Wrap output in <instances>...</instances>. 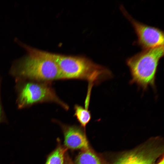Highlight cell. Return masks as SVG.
Listing matches in <instances>:
<instances>
[{"label":"cell","instance_id":"cell-8","mask_svg":"<svg viewBox=\"0 0 164 164\" xmlns=\"http://www.w3.org/2000/svg\"><path fill=\"white\" fill-rule=\"evenodd\" d=\"M76 164H101L98 157L89 149L83 150L77 157Z\"/></svg>","mask_w":164,"mask_h":164},{"label":"cell","instance_id":"cell-10","mask_svg":"<svg viewBox=\"0 0 164 164\" xmlns=\"http://www.w3.org/2000/svg\"><path fill=\"white\" fill-rule=\"evenodd\" d=\"M66 149L58 146L48 157L45 164H64Z\"/></svg>","mask_w":164,"mask_h":164},{"label":"cell","instance_id":"cell-12","mask_svg":"<svg viewBox=\"0 0 164 164\" xmlns=\"http://www.w3.org/2000/svg\"><path fill=\"white\" fill-rule=\"evenodd\" d=\"M156 164H164V158H163L161 159V160L158 163Z\"/></svg>","mask_w":164,"mask_h":164},{"label":"cell","instance_id":"cell-4","mask_svg":"<svg viewBox=\"0 0 164 164\" xmlns=\"http://www.w3.org/2000/svg\"><path fill=\"white\" fill-rule=\"evenodd\" d=\"M15 80L16 104L18 109L28 108L39 103L52 102L65 110L68 109V105L57 96L50 82L22 79H15Z\"/></svg>","mask_w":164,"mask_h":164},{"label":"cell","instance_id":"cell-6","mask_svg":"<svg viewBox=\"0 0 164 164\" xmlns=\"http://www.w3.org/2000/svg\"><path fill=\"white\" fill-rule=\"evenodd\" d=\"M163 152V149L148 145L126 153L113 164H153Z\"/></svg>","mask_w":164,"mask_h":164},{"label":"cell","instance_id":"cell-3","mask_svg":"<svg viewBox=\"0 0 164 164\" xmlns=\"http://www.w3.org/2000/svg\"><path fill=\"white\" fill-rule=\"evenodd\" d=\"M164 52V46H161L143 50L128 58L126 62L131 75V83L143 89L149 86L154 87L158 66Z\"/></svg>","mask_w":164,"mask_h":164},{"label":"cell","instance_id":"cell-11","mask_svg":"<svg viewBox=\"0 0 164 164\" xmlns=\"http://www.w3.org/2000/svg\"><path fill=\"white\" fill-rule=\"evenodd\" d=\"M2 78L0 76V124L6 123L8 121L4 111L1 101V87L2 83Z\"/></svg>","mask_w":164,"mask_h":164},{"label":"cell","instance_id":"cell-9","mask_svg":"<svg viewBox=\"0 0 164 164\" xmlns=\"http://www.w3.org/2000/svg\"><path fill=\"white\" fill-rule=\"evenodd\" d=\"M74 116L81 126L85 128L91 118V114L88 108L75 104L74 106Z\"/></svg>","mask_w":164,"mask_h":164},{"label":"cell","instance_id":"cell-5","mask_svg":"<svg viewBox=\"0 0 164 164\" xmlns=\"http://www.w3.org/2000/svg\"><path fill=\"white\" fill-rule=\"evenodd\" d=\"M121 12L132 25L137 35V44L143 50L164 46V32L159 28L136 20L121 5Z\"/></svg>","mask_w":164,"mask_h":164},{"label":"cell","instance_id":"cell-1","mask_svg":"<svg viewBox=\"0 0 164 164\" xmlns=\"http://www.w3.org/2000/svg\"><path fill=\"white\" fill-rule=\"evenodd\" d=\"M26 54L13 62L9 73L15 79L42 82L63 80L60 70L50 53L32 47L16 39Z\"/></svg>","mask_w":164,"mask_h":164},{"label":"cell","instance_id":"cell-2","mask_svg":"<svg viewBox=\"0 0 164 164\" xmlns=\"http://www.w3.org/2000/svg\"><path fill=\"white\" fill-rule=\"evenodd\" d=\"M61 72L63 80H86L93 86L111 76L110 72L104 67L86 58L50 53Z\"/></svg>","mask_w":164,"mask_h":164},{"label":"cell","instance_id":"cell-7","mask_svg":"<svg viewBox=\"0 0 164 164\" xmlns=\"http://www.w3.org/2000/svg\"><path fill=\"white\" fill-rule=\"evenodd\" d=\"M64 143L67 148L72 149H89L86 136L80 128L74 126H66L64 128Z\"/></svg>","mask_w":164,"mask_h":164}]
</instances>
